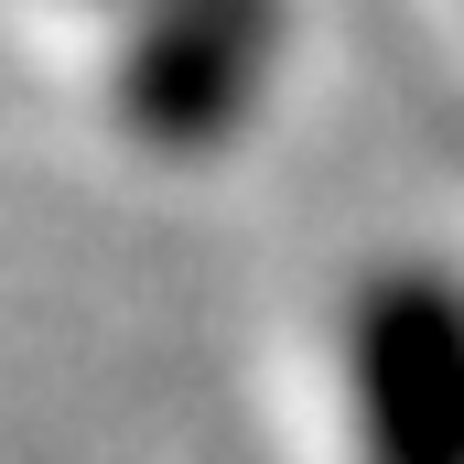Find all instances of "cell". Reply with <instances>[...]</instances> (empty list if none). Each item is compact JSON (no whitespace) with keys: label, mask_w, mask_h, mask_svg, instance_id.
Here are the masks:
<instances>
[{"label":"cell","mask_w":464,"mask_h":464,"mask_svg":"<svg viewBox=\"0 0 464 464\" xmlns=\"http://www.w3.org/2000/svg\"><path fill=\"white\" fill-rule=\"evenodd\" d=\"M292 54V0H130L109 54V109L151 162L237 151Z\"/></svg>","instance_id":"6da1fadb"},{"label":"cell","mask_w":464,"mask_h":464,"mask_svg":"<svg viewBox=\"0 0 464 464\" xmlns=\"http://www.w3.org/2000/svg\"><path fill=\"white\" fill-rule=\"evenodd\" d=\"M356 464H464V270L378 259L335 303Z\"/></svg>","instance_id":"7a4b0ae2"},{"label":"cell","mask_w":464,"mask_h":464,"mask_svg":"<svg viewBox=\"0 0 464 464\" xmlns=\"http://www.w3.org/2000/svg\"><path fill=\"white\" fill-rule=\"evenodd\" d=\"M109 11H130V0H109Z\"/></svg>","instance_id":"3957f363"}]
</instances>
